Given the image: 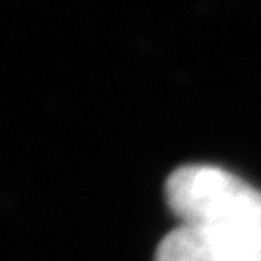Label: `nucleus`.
I'll return each instance as SVG.
<instances>
[{"label":"nucleus","instance_id":"obj_1","mask_svg":"<svg viewBox=\"0 0 261 261\" xmlns=\"http://www.w3.org/2000/svg\"><path fill=\"white\" fill-rule=\"evenodd\" d=\"M165 197L180 224L261 244V192L223 168L180 167L168 176Z\"/></svg>","mask_w":261,"mask_h":261},{"label":"nucleus","instance_id":"obj_2","mask_svg":"<svg viewBox=\"0 0 261 261\" xmlns=\"http://www.w3.org/2000/svg\"><path fill=\"white\" fill-rule=\"evenodd\" d=\"M155 261H261V244L203 226L180 224L161 240Z\"/></svg>","mask_w":261,"mask_h":261}]
</instances>
